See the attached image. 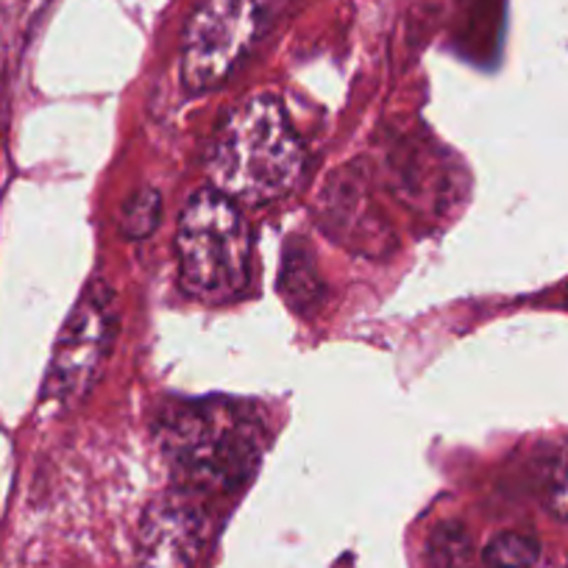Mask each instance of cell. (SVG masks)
I'll return each mask as SVG.
<instances>
[{"label":"cell","instance_id":"11","mask_svg":"<svg viewBox=\"0 0 568 568\" xmlns=\"http://www.w3.org/2000/svg\"><path fill=\"white\" fill-rule=\"evenodd\" d=\"M162 217V199L156 190H140L136 195H131L125 201L123 212H120V229H123L125 237L142 240L149 237L156 226H160Z\"/></svg>","mask_w":568,"mask_h":568},{"label":"cell","instance_id":"5","mask_svg":"<svg viewBox=\"0 0 568 568\" xmlns=\"http://www.w3.org/2000/svg\"><path fill=\"white\" fill-rule=\"evenodd\" d=\"M114 332H118V304L112 287L106 282H92L59 337L48 393L62 402L84 396L98 379L103 359L109 357Z\"/></svg>","mask_w":568,"mask_h":568},{"label":"cell","instance_id":"9","mask_svg":"<svg viewBox=\"0 0 568 568\" xmlns=\"http://www.w3.org/2000/svg\"><path fill=\"white\" fill-rule=\"evenodd\" d=\"M471 551V535L460 521H444L429 538V560L435 568H466Z\"/></svg>","mask_w":568,"mask_h":568},{"label":"cell","instance_id":"6","mask_svg":"<svg viewBox=\"0 0 568 568\" xmlns=\"http://www.w3.org/2000/svg\"><path fill=\"white\" fill-rule=\"evenodd\" d=\"M206 544V513L190 494H168L149 505L136 529L131 568H195Z\"/></svg>","mask_w":568,"mask_h":568},{"label":"cell","instance_id":"10","mask_svg":"<svg viewBox=\"0 0 568 568\" xmlns=\"http://www.w3.org/2000/svg\"><path fill=\"white\" fill-rule=\"evenodd\" d=\"M540 499L557 521L568 524V446L540 466Z\"/></svg>","mask_w":568,"mask_h":568},{"label":"cell","instance_id":"4","mask_svg":"<svg viewBox=\"0 0 568 568\" xmlns=\"http://www.w3.org/2000/svg\"><path fill=\"white\" fill-rule=\"evenodd\" d=\"M276 3L278 0H204L184 31V87L199 95L221 87L262 40Z\"/></svg>","mask_w":568,"mask_h":568},{"label":"cell","instance_id":"2","mask_svg":"<svg viewBox=\"0 0 568 568\" xmlns=\"http://www.w3.org/2000/svg\"><path fill=\"white\" fill-rule=\"evenodd\" d=\"M160 438L173 466L201 494L243 488L260 460V429L229 402L173 404Z\"/></svg>","mask_w":568,"mask_h":568},{"label":"cell","instance_id":"8","mask_svg":"<svg viewBox=\"0 0 568 568\" xmlns=\"http://www.w3.org/2000/svg\"><path fill=\"white\" fill-rule=\"evenodd\" d=\"M540 546L532 535L501 532L485 546V566L488 568H532L538 562Z\"/></svg>","mask_w":568,"mask_h":568},{"label":"cell","instance_id":"3","mask_svg":"<svg viewBox=\"0 0 568 568\" xmlns=\"http://www.w3.org/2000/svg\"><path fill=\"white\" fill-rule=\"evenodd\" d=\"M176 254L182 287L190 296L206 304L232 302L251 276L248 221L217 190H199L179 217Z\"/></svg>","mask_w":568,"mask_h":568},{"label":"cell","instance_id":"7","mask_svg":"<svg viewBox=\"0 0 568 568\" xmlns=\"http://www.w3.org/2000/svg\"><path fill=\"white\" fill-rule=\"evenodd\" d=\"M282 293L287 296V302L293 307H307V304H315L321 296V282L315 278V265L307 254H298L296 248L287 251L282 267Z\"/></svg>","mask_w":568,"mask_h":568},{"label":"cell","instance_id":"1","mask_svg":"<svg viewBox=\"0 0 568 568\" xmlns=\"http://www.w3.org/2000/svg\"><path fill=\"white\" fill-rule=\"evenodd\" d=\"M304 145L276 95L240 101L217 125L206 173L212 190L234 204H271L302 182Z\"/></svg>","mask_w":568,"mask_h":568}]
</instances>
